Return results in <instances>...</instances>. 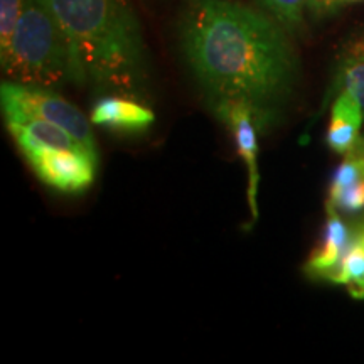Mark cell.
I'll list each match as a JSON object with an SVG mask.
<instances>
[{"label":"cell","mask_w":364,"mask_h":364,"mask_svg":"<svg viewBox=\"0 0 364 364\" xmlns=\"http://www.w3.org/2000/svg\"><path fill=\"white\" fill-rule=\"evenodd\" d=\"M289 36L262 9L235 0H188L179 19L182 56L209 107L250 105L260 134L277 124L297 81Z\"/></svg>","instance_id":"obj_1"},{"label":"cell","mask_w":364,"mask_h":364,"mask_svg":"<svg viewBox=\"0 0 364 364\" xmlns=\"http://www.w3.org/2000/svg\"><path fill=\"white\" fill-rule=\"evenodd\" d=\"M86 80L98 90L144 100L147 56L129 0H49Z\"/></svg>","instance_id":"obj_2"},{"label":"cell","mask_w":364,"mask_h":364,"mask_svg":"<svg viewBox=\"0 0 364 364\" xmlns=\"http://www.w3.org/2000/svg\"><path fill=\"white\" fill-rule=\"evenodd\" d=\"M7 80L46 88L83 86L86 75L49 0H24L7 53L0 56Z\"/></svg>","instance_id":"obj_3"},{"label":"cell","mask_w":364,"mask_h":364,"mask_svg":"<svg viewBox=\"0 0 364 364\" xmlns=\"http://www.w3.org/2000/svg\"><path fill=\"white\" fill-rule=\"evenodd\" d=\"M0 103L6 120H21V118L46 120L70 132L86 149L98 156L97 142L88 118L80 108H76L53 88L7 80L0 86Z\"/></svg>","instance_id":"obj_4"},{"label":"cell","mask_w":364,"mask_h":364,"mask_svg":"<svg viewBox=\"0 0 364 364\" xmlns=\"http://www.w3.org/2000/svg\"><path fill=\"white\" fill-rule=\"evenodd\" d=\"M22 156L36 176L59 193H85L97 176L98 157L88 150L34 147L22 152Z\"/></svg>","instance_id":"obj_5"},{"label":"cell","mask_w":364,"mask_h":364,"mask_svg":"<svg viewBox=\"0 0 364 364\" xmlns=\"http://www.w3.org/2000/svg\"><path fill=\"white\" fill-rule=\"evenodd\" d=\"M213 113L220 118L233 135L240 157L243 159L248 172V206L252 213V221L258 220V184H260V172H258V130L257 117L252 107L243 102H225L211 108Z\"/></svg>","instance_id":"obj_6"},{"label":"cell","mask_w":364,"mask_h":364,"mask_svg":"<svg viewBox=\"0 0 364 364\" xmlns=\"http://www.w3.org/2000/svg\"><path fill=\"white\" fill-rule=\"evenodd\" d=\"M154 120L156 113L139 100L113 93L100 98L90 115L93 125L118 134H140L147 130Z\"/></svg>","instance_id":"obj_7"},{"label":"cell","mask_w":364,"mask_h":364,"mask_svg":"<svg viewBox=\"0 0 364 364\" xmlns=\"http://www.w3.org/2000/svg\"><path fill=\"white\" fill-rule=\"evenodd\" d=\"M349 230L341 220L338 209L327 204V220L322 230L321 241L311 257L307 258L304 272L312 279H327L331 280L338 270L346 250L351 245Z\"/></svg>","instance_id":"obj_8"},{"label":"cell","mask_w":364,"mask_h":364,"mask_svg":"<svg viewBox=\"0 0 364 364\" xmlns=\"http://www.w3.org/2000/svg\"><path fill=\"white\" fill-rule=\"evenodd\" d=\"M364 112L349 91L341 90L331 107V122L326 132V144L332 152L346 156L361 139Z\"/></svg>","instance_id":"obj_9"},{"label":"cell","mask_w":364,"mask_h":364,"mask_svg":"<svg viewBox=\"0 0 364 364\" xmlns=\"http://www.w3.org/2000/svg\"><path fill=\"white\" fill-rule=\"evenodd\" d=\"M6 124L9 134L16 140L21 152H26V150L34 147L88 150V152H91L78 139H75L70 132H66L65 129L54 124H49L46 120H39V118H21V120H6Z\"/></svg>","instance_id":"obj_10"},{"label":"cell","mask_w":364,"mask_h":364,"mask_svg":"<svg viewBox=\"0 0 364 364\" xmlns=\"http://www.w3.org/2000/svg\"><path fill=\"white\" fill-rule=\"evenodd\" d=\"M341 90L349 91L364 112V29L349 36L336 56L332 91Z\"/></svg>","instance_id":"obj_11"},{"label":"cell","mask_w":364,"mask_h":364,"mask_svg":"<svg viewBox=\"0 0 364 364\" xmlns=\"http://www.w3.org/2000/svg\"><path fill=\"white\" fill-rule=\"evenodd\" d=\"M331 282L344 285L353 299L364 300V248L356 238L351 240Z\"/></svg>","instance_id":"obj_12"},{"label":"cell","mask_w":364,"mask_h":364,"mask_svg":"<svg viewBox=\"0 0 364 364\" xmlns=\"http://www.w3.org/2000/svg\"><path fill=\"white\" fill-rule=\"evenodd\" d=\"M258 9L273 17L289 34H299L304 29V11L309 0H255Z\"/></svg>","instance_id":"obj_13"},{"label":"cell","mask_w":364,"mask_h":364,"mask_svg":"<svg viewBox=\"0 0 364 364\" xmlns=\"http://www.w3.org/2000/svg\"><path fill=\"white\" fill-rule=\"evenodd\" d=\"M24 0H0V56L7 53Z\"/></svg>","instance_id":"obj_14"},{"label":"cell","mask_w":364,"mask_h":364,"mask_svg":"<svg viewBox=\"0 0 364 364\" xmlns=\"http://www.w3.org/2000/svg\"><path fill=\"white\" fill-rule=\"evenodd\" d=\"M327 204L343 213H359L364 209V179L341 191V193L329 196Z\"/></svg>","instance_id":"obj_15"},{"label":"cell","mask_w":364,"mask_h":364,"mask_svg":"<svg viewBox=\"0 0 364 364\" xmlns=\"http://www.w3.org/2000/svg\"><path fill=\"white\" fill-rule=\"evenodd\" d=\"M338 6H339L338 0H309L307 2L309 11L312 12V16L316 17V19L332 12Z\"/></svg>","instance_id":"obj_16"},{"label":"cell","mask_w":364,"mask_h":364,"mask_svg":"<svg viewBox=\"0 0 364 364\" xmlns=\"http://www.w3.org/2000/svg\"><path fill=\"white\" fill-rule=\"evenodd\" d=\"M356 240L363 245V248H364V226L361 228V230H359V233L356 235Z\"/></svg>","instance_id":"obj_17"},{"label":"cell","mask_w":364,"mask_h":364,"mask_svg":"<svg viewBox=\"0 0 364 364\" xmlns=\"http://www.w3.org/2000/svg\"><path fill=\"white\" fill-rule=\"evenodd\" d=\"M343 2H361V0H338V4H343Z\"/></svg>","instance_id":"obj_18"},{"label":"cell","mask_w":364,"mask_h":364,"mask_svg":"<svg viewBox=\"0 0 364 364\" xmlns=\"http://www.w3.org/2000/svg\"><path fill=\"white\" fill-rule=\"evenodd\" d=\"M361 139H363V142H364V135H361Z\"/></svg>","instance_id":"obj_19"}]
</instances>
